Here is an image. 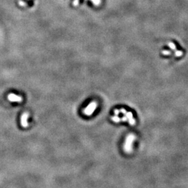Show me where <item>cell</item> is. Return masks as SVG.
Wrapping results in <instances>:
<instances>
[{"mask_svg": "<svg viewBox=\"0 0 188 188\" xmlns=\"http://www.w3.org/2000/svg\"><path fill=\"white\" fill-rule=\"evenodd\" d=\"M134 139H135V137H134L133 135H129L128 137L127 140H126V143H125V147H124L125 151L126 152H128L129 153V152H130L132 151L131 145H132V141L134 140Z\"/></svg>", "mask_w": 188, "mask_h": 188, "instance_id": "cell-1", "label": "cell"}, {"mask_svg": "<svg viewBox=\"0 0 188 188\" xmlns=\"http://www.w3.org/2000/svg\"><path fill=\"white\" fill-rule=\"evenodd\" d=\"M29 116V114L28 113H24L22 117H21V124L22 125V127L24 128H26L28 126V123H27V118Z\"/></svg>", "mask_w": 188, "mask_h": 188, "instance_id": "cell-3", "label": "cell"}, {"mask_svg": "<svg viewBox=\"0 0 188 188\" xmlns=\"http://www.w3.org/2000/svg\"><path fill=\"white\" fill-rule=\"evenodd\" d=\"M119 113H120V111H119V110H118V109H115V110H114V114H115L116 116L119 115Z\"/></svg>", "mask_w": 188, "mask_h": 188, "instance_id": "cell-11", "label": "cell"}, {"mask_svg": "<svg viewBox=\"0 0 188 188\" xmlns=\"http://www.w3.org/2000/svg\"><path fill=\"white\" fill-rule=\"evenodd\" d=\"M160 56L162 57V58H165V59H170V58H174V54H172V55H165V54L162 55V54H161Z\"/></svg>", "mask_w": 188, "mask_h": 188, "instance_id": "cell-9", "label": "cell"}, {"mask_svg": "<svg viewBox=\"0 0 188 188\" xmlns=\"http://www.w3.org/2000/svg\"><path fill=\"white\" fill-rule=\"evenodd\" d=\"M8 99L10 101H16V102H21L22 98L20 96H15V94H10L8 96Z\"/></svg>", "mask_w": 188, "mask_h": 188, "instance_id": "cell-5", "label": "cell"}, {"mask_svg": "<svg viewBox=\"0 0 188 188\" xmlns=\"http://www.w3.org/2000/svg\"><path fill=\"white\" fill-rule=\"evenodd\" d=\"M172 43H174V45H175L176 50H178L179 52H185V50L183 49V47L181 46V45L178 43L176 40H172Z\"/></svg>", "mask_w": 188, "mask_h": 188, "instance_id": "cell-4", "label": "cell"}, {"mask_svg": "<svg viewBox=\"0 0 188 188\" xmlns=\"http://www.w3.org/2000/svg\"><path fill=\"white\" fill-rule=\"evenodd\" d=\"M127 120H128V118L126 116H125V117L123 116L122 119H121V121H126Z\"/></svg>", "mask_w": 188, "mask_h": 188, "instance_id": "cell-12", "label": "cell"}, {"mask_svg": "<svg viewBox=\"0 0 188 188\" xmlns=\"http://www.w3.org/2000/svg\"><path fill=\"white\" fill-rule=\"evenodd\" d=\"M162 50H167V51H168V52H170L172 54H175V51L174 50H172V48L169 46H168V45H164V46L162 47Z\"/></svg>", "mask_w": 188, "mask_h": 188, "instance_id": "cell-6", "label": "cell"}, {"mask_svg": "<svg viewBox=\"0 0 188 188\" xmlns=\"http://www.w3.org/2000/svg\"><path fill=\"white\" fill-rule=\"evenodd\" d=\"M120 112H122L123 114H126V112H126V110H125V109H122L121 110V111H120Z\"/></svg>", "mask_w": 188, "mask_h": 188, "instance_id": "cell-13", "label": "cell"}, {"mask_svg": "<svg viewBox=\"0 0 188 188\" xmlns=\"http://www.w3.org/2000/svg\"><path fill=\"white\" fill-rule=\"evenodd\" d=\"M112 120L116 123H119V121H121V119L119 117H118V116H115L112 117Z\"/></svg>", "mask_w": 188, "mask_h": 188, "instance_id": "cell-7", "label": "cell"}, {"mask_svg": "<svg viewBox=\"0 0 188 188\" xmlns=\"http://www.w3.org/2000/svg\"><path fill=\"white\" fill-rule=\"evenodd\" d=\"M125 116H126V117L128 118V120L132 119V116H133L132 112H126V114H125Z\"/></svg>", "mask_w": 188, "mask_h": 188, "instance_id": "cell-8", "label": "cell"}, {"mask_svg": "<svg viewBox=\"0 0 188 188\" xmlns=\"http://www.w3.org/2000/svg\"><path fill=\"white\" fill-rule=\"evenodd\" d=\"M129 123H130V124L133 125V124H135V119L132 118V119H130V120H129Z\"/></svg>", "mask_w": 188, "mask_h": 188, "instance_id": "cell-10", "label": "cell"}, {"mask_svg": "<svg viewBox=\"0 0 188 188\" xmlns=\"http://www.w3.org/2000/svg\"><path fill=\"white\" fill-rule=\"evenodd\" d=\"M96 107H97V104H96V102H91V104H90V105H89L86 107V109L84 110V113H85L87 116L91 115V114H93V112L95 111Z\"/></svg>", "mask_w": 188, "mask_h": 188, "instance_id": "cell-2", "label": "cell"}]
</instances>
